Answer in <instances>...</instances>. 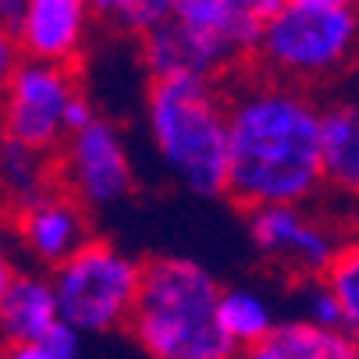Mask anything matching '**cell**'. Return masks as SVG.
I'll return each mask as SVG.
<instances>
[{
	"instance_id": "cell-22",
	"label": "cell",
	"mask_w": 359,
	"mask_h": 359,
	"mask_svg": "<svg viewBox=\"0 0 359 359\" xmlns=\"http://www.w3.org/2000/svg\"><path fill=\"white\" fill-rule=\"evenodd\" d=\"M221 4H228L231 11H238V15H249V18H256V22H267L285 0H221Z\"/></svg>"
},
{
	"instance_id": "cell-30",
	"label": "cell",
	"mask_w": 359,
	"mask_h": 359,
	"mask_svg": "<svg viewBox=\"0 0 359 359\" xmlns=\"http://www.w3.org/2000/svg\"><path fill=\"white\" fill-rule=\"evenodd\" d=\"M0 256H8V235H4V224H0Z\"/></svg>"
},
{
	"instance_id": "cell-2",
	"label": "cell",
	"mask_w": 359,
	"mask_h": 359,
	"mask_svg": "<svg viewBox=\"0 0 359 359\" xmlns=\"http://www.w3.org/2000/svg\"><path fill=\"white\" fill-rule=\"evenodd\" d=\"M221 285L192 256H153L125 320L149 359H231L235 345L217 324Z\"/></svg>"
},
{
	"instance_id": "cell-17",
	"label": "cell",
	"mask_w": 359,
	"mask_h": 359,
	"mask_svg": "<svg viewBox=\"0 0 359 359\" xmlns=\"http://www.w3.org/2000/svg\"><path fill=\"white\" fill-rule=\"evenodd\" d=\"M320 281L334 292V299L341 306L345 331L359 334V238H348V242L338 245L334 260H331V267L324 271Z\"/></svg>"
},
{
	"instance_id": "cell-32",
	"label": "cell",
	"mask_w": 359,
	"mask_h": 359,
	"mask_svg": "<svg viewBox=\"0 0 359 359\" xmlns=\"http://www.w3.org/2000/svg\"><path fill=\"white\" fill-rule=\"evenodd\" d=\"M352 341H355V348H359V334H352Z\"/></svg>"
},
{
	"instance_id": "cell-5",
	"label": "cell",
	"mask_w": 359,
	"mask_h": 359,
	"mask_svg": "<svg viewBox=\"0 0 359 359\" xmlns=\"http://www.w3.org/2000/svg\"><path fill=\"white\" fill-rule=\"evenodd\" d=\"M359 46V15L355 8H299L285 4L260 25L256 54L260 61L292 82H313L338 72Z\"/></svg>"
},
{
	"instance_id": "cell-9",
	"label": "cell",
	"mask_w": 359,
	"mask_h": 359,
	"mask_svg": "<svg viewBox=\"0 0 359 359\" xmlns=\"http://www.w3.org/2000/svg\"><path fill=\"white\" fill-rule=\"evenodd\" d=\"M15 235L36 264L54 271L93 238V217L72 192L50 189L15 210Z\"/></svg>"
},
{
	"instance_id": "cell-31",
	"label": "cell",
	"mask_w": 359,
	"mask_h": 359,
	"mask_svg": "<svg viewBox=\"0 0 359 359\" xmlns=\"http://www.w3.org/2000/svg\"><path fill=\"white\" fill-rule=\"evenodd\" d=\"M0 359H11V352H8V345H4V348H0Z\"/></svg>"
},
{
	"instance_id": "cell-4",
	"label": "cell",
	"mask_w": 359,
	"mask_h": 359,
	"mask_svg": "<svg viewBox=\"0 0 359 359\" xmlns=\"http://www.w3.org/2000/svg\"><path fill=\"white\" fill-rule=\"evenodd\" d=\"M142 264L107 238H89L54 267L57 317L79 334H111L125 327L139 292Z\"/></svg>"
},
{
	"instance_id": "cell-25",
	"label": "cell",
	"mask_w": 359,
	"mask_h": 359,
	"mask_svg": "<svg viewBox=\"0 0 359 359\" xmlns=\"http://www.w3.org/2000/svg\"><path fill=\"white\" fill-rule=\"evenodd\" d=\"M11 352V359H54V355H50L39 341H29V345H11L8 348Z\"/></svg>"
},
{
	"instance_id": "cell-18",
	"label": "cell",
	"mask_w": 359,
	"mask_h": 359,
	"mask_svg": "<svg viewBox=\"0 0 359 359\" xmlns=\"http://www.w3.org/2000/svg\"><path fill=\"white\" fill-rule=\"evenodd\" d=\"M302 302H306V317L310 324H320V327H345L341 320V306L334 299V292L317 278V281H306V292H302Z\"/></svg>"
},
{
	"instance_id": "cell-27",
	"label": "cell",
	"mask_w": 359,
	"mask_h": 359,
	"mask_svg": "<svg viewBox=\"0 0 359 359\" xmlns=\"http://www.w3.org/2000/svg\"><path fill=\"white\" fill-rule=\"evenodd\" d=\"M231 359H281V355H278V352L264 341V345H252V348H238Z\"/></svg>"
},
{
	"instance_id": "cell-19",
	"label": "cell",
	"mask_w": 359,
	"mask_h": 359,
	"mask_svg": "<svg viewBox=\"0 0 359 359\" xmlns=\"http://www.w3.org/2000/svg\"><path fill=\"white\" fill-rule=\"evenodd\" d=\"M175 8H178V0H128V4L121 8V15H118V22L142 36L146 29H153V25H161L164 18H171Z\"/></svg>"
},
{
	"instance_id": "cell-1",
	"label": "cell",
	"mask_w": 359,
	"mask_h": 359,
	"mask_svg": "<svg viewBox=\"0 0 359 359\" xmlns=\"http://www.w3.org/2000/svg\"><path fill=\"white\" fill-rule=\"evenodd\" d=\"M324 189L320 107L295 86L256 82L228 100V185L242 210L295 203Z\"/></svg>"
},
{
	"instance_id": "cell-16",
	"label": "cell",
	"mask_w": 359,
	"mask_h": 359,
	"mask_svg": "<svg viewBox=\"0 0 359 359\" xmlns=\"http://www.w3.org/2000/svg\"><path fill=\"white\" fill-rule=\"evenodd\" d=\"M267 345L281 359H359V348L345 327H320L310 320H278Z\"/></svg>"
},
{
	"instance_id": "cell-26",
	"label": "cell",
	"mask_w": 359,
	"mask_h": 359,
	"mask_svg": "<svg viewBox=\"0 0 359 359\" xmlns=\"http://www.w3.org/2000/svg\"><path fill=\"white\" fill-rule=\"evenodd\" d=\"M288 4H299V8H327V11H345V8H355V0H288Z\"/></svg>"
},
{
	"instance_id": "cell-7",
	"label": "cell",
	"mask_w": 359,
	"mask_h": 359,
	"mask_svg": "<svg viewBox=\"0 0 359 359\" xmlns=\"http://www.w3.org/2000/svg\"><path fill=\"white\" fill-rule=\"evenodd\" d=\"M68 68L18 61L0 89V139H15L32 149H57L65 142V107L75 96Z\"/></svg>"
},
{
	"instance_id": "cell-29",
	"label": "cell",
	"mask_w": 359,
	"mask_h": 359,
	"mask_svg": "<svg viewBox=\"0 0 359 359\" xmlns=\"http://www.w3.org/2000/svg\"><path fill=\"white\" fill-rule=\"evenodd\" d=\"M11 278H15V267L8 264V256H0V295L8 292V285H11Z\"/></svg>"
},
{
	"instance_id": "cell-28",
	"label": "cell",
	"mask_w": 359,
	"mask_h": 359,
	"mask_svg": "<svg viewBox=\"0 0 359 359\" xmlns=\"http://www.w3.org/2000/svg\"><path fill=\"white\" fill-rule=\"evenodd\" d=\"M125 4H128V0H89V8H96L100 15H111V18H118Z\"/></svg>"
},
{
	"instance_id": "cell-10",
	"label": "cell",
	"mask_w": 359,
	"mask_h": 359,
	"mask_svg": "<svg viewBox=\"0 0 359 359\" xmlns=\"http://www.w3.org/2000/svg\"><path fill=\"white\" fill-rule=\"evenodd\" d=\"M89 32V0H29L15 29V46L25 61L68 68Z\"/></svg>"
},
{
	"instance_id": "cell-11",
	"label": "cell",
	"mask_w": 359,
	"mask_h": 359,
	"mask_svg": "<svg viewBox=\"0 0 359 359\" xmlns=\"http://www.w3.org/2000/svg\"><path fill=\"white\" fill-rule=\"evenodd\" d=\"M142 65L153 79H178V75L214 79L217 72L231 68L235 57L224 54L207 36L182 25L178 18H164L161 25L142 32Z\"/></svg>"
},
{
	"instance_id": "cell-12",
	"label": "cell",
	"mask_w": 359,
	"mask_h": 359,
	"mask_svg": "<svg viewBox=\"0 0 359 359\" xmlns=\"http://www.w3.org/2000/svg\"><path fill=\"white\" fill-rule=\"evenodd\" d=\"M57 320L61 317L50 278L36 271H15L8 292L0 295V341L8 348L39 341Z\"/></svg>"
},
{
	"instance_id": "cell-20",
	"label": "cell",
	"mask_w": 359,
	"mask_h": 359,
	"mask_svg": "<svg viewBox=\"0 0 359 359\" xmlns=\"http://www.w3.org/2000/svg\"><path fill=\"white\" fill-rule=\"evenodd\" d=\"M82 338H86V334H79L72 324L57 320L54 327L39 338V345L54 355V359H82Z\"/></svg>"
},
{
	"instance_id": "cell-15",
	"label": "cell",
	"mask_w": 359,
	"mask_h": 359,
	"mask_svg": "<svg viewBox=\"0 0 359 359\" xmlns=\"http://www.w3.org/2000/svg\"><path fill=\"white\" fill-rule=\"evenodd\" d=\"M54 161L46 149L22 146L15 139H0V199L8 207H25L54 189Z\"/></svg>"
},
{
	"instance_id": "cell-6",
	"label": "cell",
	"mask_w": 359,
	"mask_h": 359,
	"mask_svg": "<svg viewBox=\"0 0 359 359\" xmlns=\"http://www.w3.org/2000/svg\"><path fill=\"white\" fill-rule=\"evenodd\" d=\"M61 178L89 214L121 207L135 192V164L121 128L96 114L82 132L65 135Z\"/></svg>"
},
{
	"instance_id": "cell-13",
	"label": "cell",
	"mask_w": 359,
	"mask_h": 359,
	"mask_svg": "<svg viewBox=\"0 0 359 359\" xmlns=\"http://www.w3.org/2000/svg\"><path fill=\"white\" fill-rule=\"evenodd\" d=\"M320 175L341 196H359V104L320 111Z\"/></svg>"
},
{
	"instance_id": "cell-23",
	"label": "cell",
	"mask_w": 359,
	"mask_h": 359,
	"mask_svg": "<svg viewBox=\"0 0 359 359\" xmlns=\"http://www.w3.org/2000/svg\"><path fill=\"white\" fill-rule=\"evenodd\" d=\"M18 65V46H15V36L8 29H0V89L8 86L11 72Z\"/></svg>"
},
{
	"instance_id": "cell-14",
	"label": "cell",
	"mask_w": 359,
	"mask_h": 359,
	"mask_svg": "<svg viewBox=\"0 0 359 359\" xmlns=\"http://www.w3.org/2000/svg\"><path fill=\"white\" fill-rule=\"evenodd\" d=\"M217 324L224 331V338L238 348H252V345H264L274 327H278V313H274V302L260 292V288H249V285H231L221 288L217 299Z\"/></svg>"
},
{
	"instance_id": "cell-24",
	"label": "cell",
	"mask_w": 359,
	"mask_h": 359,
	"mask_svg": "<svg viewBox=\"0 0 359 359\" xmlns=\"http://www.w3.org/2000/svg\"><path fill=\"white\" fill-rule=\"evenodd\" d=\"M25 4L29 0H0V29H8L15 36V29H18L22 15H25Z\"/></svg>"
},
{
	"instance_id": "cell-8",
	"label": "cell",
	"mask_w": 359,
	"mask_h": 359,
	"mask_svg": "<svg viewBox=\"0 0 359 359\" xmlns=\"http://www.w3.org/2000/svg\"><path fill=\"white\" fill-rule=\"evenodd\" d=\"M245 231L252 249L264 260L299 281H317L331 267L334 252L341 245L338 231L295 203H278V207H249L245 210Z\"/></svg>"
},
{
	"instance_id": "cell-3",
	"label": "cell",
	"mask_w": 359,
	"mask_h": 359,
	"mask_svg": "<svg viewBox=\"0 0 359 359\" xmlns=\"http://www.w3.org/2000/svg\"><path fill=\"white\" fill-rule=\"evenodd\" d=\"M146 128L164 171L196 199H217L228 185V100L214 79H153Z\"/></svg>"
},
{
	"instance_id": "cell-21",
	"label": "cell",
	"mask_w": 359,
	"mask_h": 359,
	"mask_svg": "<svg viewBox=\"0 0 359 359\" xmlns=\"http://www.w3.org/2000/svg\"><path fill=\"white\" fill-rule=\"evenodd\" d=\"M93 118H96V107L89 104V96L75 93V96L68 100V107H65V135H72V132H82V128H86Z\"/></svg>"
}]
</instances>
